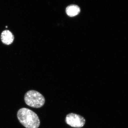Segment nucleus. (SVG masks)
<instances>
[{"mask_svg": "<svg viewBox=\"0 0 128 128\" xmlns=\"http://www.w3.org/2000/svg\"><path fill=\"white\" fill-rule=\"evenodd\" d=\"M17 117L20 123L26 128H38L40 125L37 114L28 108H22L18 110Z\"/></svg>", "mask_w": 128, "mask_h": 128, "instance_id": "f257e3e1", "label": "nucleus"}, {"mask_svg": "<svg viewBox=\"0 0 128 128\" xmlns=\"http://www.w3.org/2000/svg\"><path fill=\"white\" fill-rule=\"evenodd\" d=\"M25 103L29 106L38 108L45 103V98L38 92L34 90L28 91L24 96Z\"/></svg>", "mask_w": 128, "mask_h": 128, "instance_id": "f03ea898", "label": "nucleus"}, {"mask_svg": "<svg viewBox=\"0 0 128 128\" xmlns=\"http://www.w3.org/2000/svg\"><path fill=\"white\" fill-rule=\"evenodd\" d=\"M66 121L67 124L75 128H82L86 122V120L83 117L74 113H70L67 115Z\"/></svg>", "mask_w": 128, "mask_h": 128, "instance_id": "7ed1b4c3", "label": "nucleus"}, {"mask_svg": "<svg viewBox=\"0 0 128 128\" xmlns=\"http://www.w3.org/2000/svg\"><path fill=\"white\" fill-rule=\"evenodd\" d=\"M14 36L12 33L8 30L3 31L1 34V39L3 44L6 45H10L14 40Z\"/></svg>", "mask_w": 128, "mask_h": 128, "instance_id": "20e7f679", "label": "nucleus"}, {"mask_svg": "<svg viewBox=\"0 0 128 128\" xmlns=\"http://www.w3.org/2000/svg\"><path fill=\"white\" fill-rule=\"evenodd\" d=\"M80 7L76 5H72L66 8V12L69 16L74 17L77 16L80 13Z\"/></svg>", "mask_w": 128, "mask_h": 128, "instance_id": "39448f33", "label": "nucleus"}]
</instances>
